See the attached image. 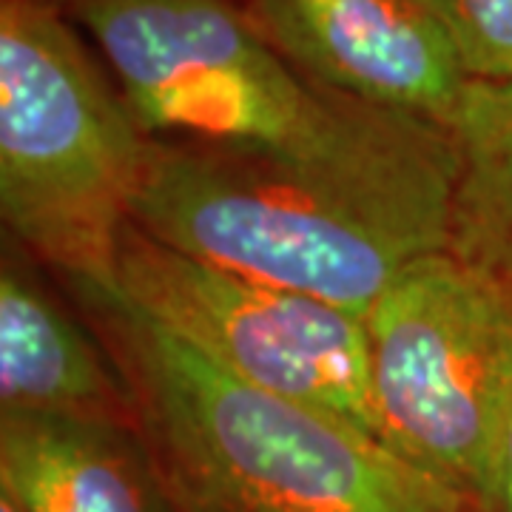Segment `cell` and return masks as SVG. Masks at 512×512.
I'll return each mask as SVG.
<instances>
[{"label":"cell","mask_w":512,"mask_h":512,"mask_svg":"<svg viewBox=\"0 0 512 512\" xmlns=\"http://www.w3.org/2000/svg\"><path fill=\"white\" fill-rule=\"evenodd\" d=\"M456 174L444 123L342 97L285 143L151 137L131 225L365 316L413 262L447 251Z\"/></svg>","instance_id":"cell-1"},{"label":"cell","mask_w":512,"mask_h":512,"mask_svg":"<svg viewBox=\"0 0 512 512\" xmlns=\"http://www.w3.org/2000/svg\"><path fill=\"white\" fill-rule=\"evenodd\" d=\"M66 285L188 512H470L373 433L231 373L114 285Z\"/></svg>","instance_id":"cell-2"},{"label":"cell","mask_w":512,"mask_h":512,"mask_svg":"<svg viewBox=\"0 0 512 512\" xmlns=\"http://www.w3.org/2000/svg\"><path fill=\"white\" fill-rule=\"evenodd\" d=\"M49 0H0V217L66 282L114 285L151 134Z\"/></svg>","instance_id":"cell-3"},{"label":"cell","mask_w":512,"mask_h":512,"mask_svg":"<svg viewBox=\"0 0 512 512\" xmlns=\"http://www.w3.org/2000/svg\"><path fill=\"white\" fill-rule=\"evenodd\" d=\"M373 427L470 512H495L512 433V302L450 251L362 316Z\"/></svg>","instance_id":"cell-4"},{"label":"cell","mask_w":512,"mask_h":512,"mask_svg":"<svg viewBox=\"0 0 512 512\" xmlns=\"http://www.w3.org/2000/svg\"><path fill=\"white\" fill-rule=\"evenodd\" d=\"M66 12L151 137L285 143L345 97L293 69L237 0H72Z\"/></svg>","instance_id":"cell-5"},{"label":"cell","mask_w":512,"mask_h":512,"mask_svg":"<svg viewBox=\"0 0 512 512\" xmlns=\"http://www.w3.org/2000/svg\"><path fill=\"white\" fill-rule=\"evenodd\" d=\"M114 288L231 373L376 436L362 316L188 256L134 225L120 239Z\"/></svg>","instance_id":"cell-6"},{"label":"cell","mask_w":512,"mask_h":512,"mask_svg":"<svg viewBox=\"0 0 512 512\" xmlns=\"http://www.w3.org/2000/svg\"><path fill=\"white\" fill-rule=\"evenodd\" d=\"M293 69L330 92L447 126L470 77L427 0H245Z\"/></svg>","instance_id":"cell-7"},{"label":"cell","mask_w":512,"mask_h":512,"mask_svg":"<svg viewBox=\"0 0 512 512\" xmlns=\"http://www.w3.org/2000/svg\"><path fill=\"white\" fill-rule=\"evenodd\" d=\"M0 490L26 512H188L134 419L3 413Z\"/></svg>","instance_id":"cell-8"},{"label":"cell","mask_w":512,"mask_h":512,"mask_svg":"<svg viewBox=\"0 0 512 512\" xmlns=\"http://www.w3.org/2000/svg\"><path fill=\"white\" fill-rule=\"evenodd\" d=\"M3 413L134 419L126 382L100 336L86 319H74L12 251L0 265Z\"/></svg>","instance_id":"cell-9"},{"label":"cell","mask_w":512,"mask_h":512,"mask_svg":"<svg viewBox=\"0 0 512 512\" xmlns=\"http://www.w3.org/2000/svg\"><path fill=\"white\" fill-rule=\"evenodd\" d=\"M447 128L458 154L447 251L512 302V80H470Z\"/></svg>","instance_id":"cell-10"},{"label":"cell","mask_w":512,"mask_h":512,"mask_svg":"<svg viewBox=\"0 0 512 512\" xmlns=\"http://www.w3.org/2000/svg\"><path fill=\"white\" fill-rule=\"evenodd\" d=\"M470 80H512V0H427Z\"/></svg>","instance_id":"cell-11"},{"label":"cell","mask_w":512,"mask_h":512,"mask_svg":"<svg viewBox=\"0 0 512 512\" xmlns=\"http://www.w3.org/2000/svg\"><path fill=\"white\" fill-rule=\"evenodd\" d=\"M495 512H512V433L510 444H507V456H504V470H501V487H498Z\"/></svg>","instance_id":"cell-12"},{"label":"cell","mask_w":512,"mask_h":512,"mask_svg":"<svg viewBox=\"0 0 512 512\" xmlns=\"http://www.w3.org/2000/svg\"><path fill=\"white\" fill-rule=\"evenodd\" d=\"M0 512H26V510L20 507L18 501L12 498V495L3 493V490H0Z\"/></svg>","instance_id":"cell-13"},{"label":"cell","mask_w":512,"mask_h":512,"mask_svg":"<svg viewBox=\"0 0 512 512\" xmlns=\"http://www.w3.org/2000/svg\"><path fill=\"white\" fill-rule=\"evenodd\" d=\"M49 3H57V6H63V9H66V6H69L72 0H49Z\"/></svg>","instance_id":"cell-14"}]
</instances>
